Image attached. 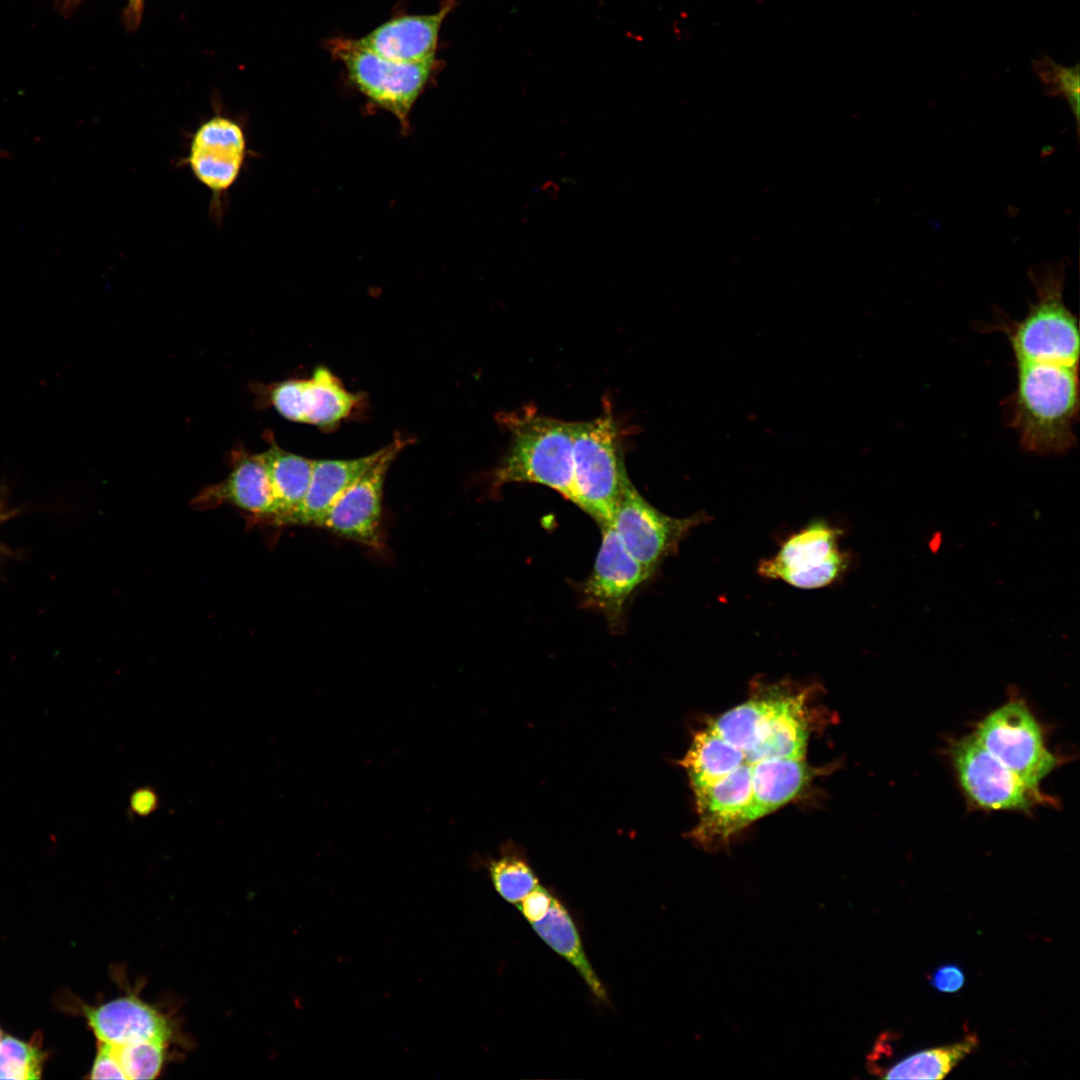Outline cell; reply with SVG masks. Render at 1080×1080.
<instances>
[{
	"instance_id": "23",
	"label": "cell",
	"mask_w": 1080,
	"mask_h": 1080,
	"mask_svg": "<svg viewBox=\"0 0 1080 1080\" xmlns=\"http://www.w3.org/2000/svg\"><path fill=\"white\" fill-rule=\"evenodd\" d=\"M978 1042L977 1035L969 1033L960 1041L913 1052L874 1073L884 1079H943L976 1049Z\"/></svg>"
},
{
	"instance_id": "32",
	"label": "cell",
	"mask_w": 1080,
	"mask_h": 1080,
	"mask_svg": "<svg viewBox=\"0 0 1080 1080\" xmlns=\"http://www.w3.org/2000/svg\"><path fill=\"white\" fill-rule=\"evenodd\" d=\"M58 2L62 8L67 10L76 6L80 2V0H58Z\"/></svg>"
},
{
	"instance_id": "33",
	"label": "cell",
	"mask_w": 1080,
	"mask_h": 1080,
	"mask_svg": "<svg viewBox=\"0 0 1080 1080\" xmlns=\"http://www.w3.org/2000/svg\"><path fill=\"white\" fill-rule=\"evenodd\" d=\"M2 517H3V511L0 508V520L2 519Z\"/></svg>"
},
{
	"instance_id": "31",
	"label": "cell",
	"mask_w": 1080,
	"mask_h": 1080,
	"mask_svg": "<svg viewBox=\"0 0 1080 1080\" xmlns=\"http://www.w3.org/2000/svg\"><path fill=\"white\" fill-rule=\"evenodd\" d=\"M143 0H129L127 8V20L129 25H136L141 17Z\"/></svg>"
},
{
	"instance_id": "29",
	"label": "cell",
	"mask_w": 1080,
	"mask_h": 1080,
	"mask_svg": "<svg viewBox=\"0 0 1080 1080\" xmlns=\"http://www.w3.org/2000/svg\"><path fill=\"white\" fill-rule=\"evenodd\" d=\"M965 982L964 970L954 963L942 964L928 976L929 985L940 993H956L963 988Z\"/></svg>"
},
{
	"instance_id": "3",
	"label": "cell",
	"mask_w": 1080,
	"mask_h": 1080,
	"mask_svg": "<svg viewBox=\"0 0 1080 1080\" xmlns=\"http://www.w3.org/2000/svg\"><path fill=\"white\" fill-rule=\"evenodd\" d=\"M572 462L574 504L599 526L609 523L619 499L631 484L610 407L592 420L574 422Z\"/></svg>"
},
{
	"instance_id": "30",
	"label": "cell",
	"mask_w": 1080,
	"mask_h": 1080,
	"mask_svg": "<svg viewBox=\"0 0 1080 1080\" xmlns=\"http://www.w3.org/2000/svg\"><path fill=\"white\" fill-rule=\"evenodd\" d=\"M553 895L540 884L516 904L519 911L531 923L541 920L547 913Z\"/></svg>"
},
{
	"instance_id": "7",
	"label": "cell",
	"mask_w": 1080,
	"mask_h": 1080,
	"mask_svg": "<svg viewBox=\"0 0 1080 1080\" xmlns=\"http://www.w3.org/2000/svg\"><path fill=\"white\" fill-rule=\"evenodd\" d=\"M840 533L825 521H814L790 536L775 556L761 561L758 572L801 589L825 587L848 568V555L839 547Z\"/></svg>"
},
{
	"instance_id": "12",
	"label": "cell",
	"mask_w": 1080,
	"mask_h": 1080,
	"mask_svg": "<svg viewBox=\"0 0 1080 1080\" xmlns=\"http://www.w3.org/2000/svg\"><path fill=\"white\" fill-rule=\"evenodd\" d=\"M698 823L690 837L714 849L746 825L753 816L752 764L741 763L710 785L693 789Z\"/></svg>"
},
{
	"instance_id": "6",
	"label": "cell",
	"mask_w": 1080,
	"mask_h": 1080,
	"mask_svg": "<svg viewBox=\"0 0 1080 1080\" xmlns=\"http://www.w3.org/2000/svg\"><path fill=\"white\" fill-rule=\"evenodd\" d=\"M249 156L246 128L237 119L216 113L192 132L181 160L211 193V210L222 217L223 201L237 183Z\"/></svg>"
},
{
	"instance_id": "10",
	"label": "cell",
	"mask_w": 1080,
	"mask_h": 1080,
	"mask_svg": "<svg viewBox=\"0 0 1080 1080\" xmlns=\"http://www.w3.org/2000/svg\"><path fill=\"white\" fill-rule=\"evenodd\" d=\"M409 440L397 436L383 448L379 459L333 504L316 527L370 548L379 549L381 513L386 473Z\"/></svg>"
},
{
	"instance_id": "1",
	"label": "cell",
	"mask_w": 1080,
	"mask_h": 1080,
	"mask_svg": "<svg viewBox=\"0 0 1080 1080\" xmlns=\"http://www.w3.org/2000/svg\"><path fill=\"white\" fill-rule=\"evenodd\" d=\"M1036 299L1026 315L1001 320L1015 361L1016 385L1004 401L1008 426L1022 448L1062 455L1076 445L1079 415L1080 335L1077 317L1063 299L1064 271L1030 272Z\"/></svg>"
},
{
	"instance_id": "14",
	"label": "cell",
	"mask_w": 1080,
	"mask_h": 1080,
	"mask_svg": "<svg viewBox=\"0 0 1080 1080\" xmlns=\"http://www.w3.org/2000/svg\"><path fill=\"white\" fill-rule=\"evenodd\" d=\"M83 1017L98 1041L121 1046L142 1041L175 1043L177 1030L169 1015L140 998L137 991L97 1006H81Z\"/></svg>"
},
{
	"instance_id": "24",
	"label": "cell",
	"mask_w": 1080,
	"mask_h": 1080,
	"mask_svg": "<svg viewBox=\"0 0 1080 1080\" xmlns=\"http://www.w3.org/2000/svg\"><path fill=\"white\" fill-rule=\"evenodd\" d=\"M45 1059L39 1039L24 1042L5 1036L0 1042V1079H39Z\"/></svg>"
},
{
	"instance_id": "34",
	"label": "cell",
	"mask_w": 1080,
	"mask_h": 1080,
	"mask_svg": "<svg viewBox=\"0 0 1080 1080\" xmlns=\"http://www.w3.org/2000/svg\"><path fill=\"white\" fill-rule=\"evenodd\" d=\"M1 1040H2V1032H1V1029H0V1042H1Z\"/></svg>"
},
{
	"instance_id": "27",
	"label": "cell",
	"mask_w": 1080,
	"mask_h": 1080,
	"mask_svg": "<svg viewBox=\"0 0 1080 1080\" xmlns=\"http://www.w3.org/2000/svg\"><path fill=\"white\" fill-rule=\"evenodd\" d=\"M1033 69L1048 89L1050 95L1062 96L1069 104L1075 119H1079L1080 77L1079 65L1066 67L1048 56L1033 62Z\"/></svg>"
},
{
	"instance_id": "4",
	"label": "cell",
	"mask_w": 1080,
	"mask_h": 1080,
	"mask_svg": "<svg viewBox=\"0 0 1080 1080\" xmlns=\"http://www.w3.org/2000/svg\"><path fill=\"white\" fill-rule=\"evenodd\" d=\"M327 47L344 66L352 85L371 103L392 114L402 129H408L412 108L439 70L440 62L394 61L361 46L356 39L334 38Z\"/></svg>"
},
{
	"instance_id": "5",
	"label": "cell",
	"mask_w": 1080,
	"mask_h": 1080,
	"mask_svg": "<svg viewBox=\"0 0 1080 1080\" xmlns=\"http://www.w3.org/2000/svg\"><path fill=\"white\" fill-rule=\"evenodd\" d=\"M976 738L1026 785L1039 789L1057 765L1044 742L1041 726L1022 700L1014 699L977 724Z\"/></svg>"
},
{
	"instance_id": "9",
	"label": "cell",
	"mask_w": 1080,
	"mask_h": 1080,
	"mask_svg": "<svg viewBox=\"0 0 1080 1080\" xmlns=\"http://www.w3.org/2000/svg\"><path fill=\"white\" fill-rule=\"evenodd\" d=\"M703 514L670 517L646 501L631 483L619 499L609 522L626 550L653 573L695 526Z\"/></svg>"
},
{
	"instance_id": "19",
	"label": "cell",
	"mask_w": 1080,
	"mask_h": 1080,
	"mask_svg": "<svg viewBox=\"0 0 1080 1080\" xmlns=\"http://www.w3.org/2000/svg\"><path fill=\"white\" fill-rule=\"evenodd\" d=\"M809 779L804 759L771 758L752 764L754 819L795 798Z\"/></svg>"
},
{
	"instance_id": "15",
	"label": "cell",
	"mask_w": 1080,
	"mask_h": 1080,
	"mask_svg": "<svg viewBox=\"0 0 1080 1080\" xmlns=\"http://www.w3.org/2000/svg\"><path fill=\"white\" fill-rule=\"evenodd\" d=\"M454 5L455 0H442L435 13L396 16L356 41L372 52L394 61L434 60L441 26Z\"/></svg>"
},
{
	"instance_id": "13",
	"label": "cell",
	"mask_w": 1080,
	"mask_h": 1080,
	"mask_svg": "<svg viewBox=\"0 0 1080 1080\" xmlns=\"http://www.w3.org/2000/svg\"><path fill=\"white\" fill-rule=\"evenodd\" d=\"M761 690L763 708L754 743L745 753V761L753 764L771 758L805 759L808 739L806 693L793 691L783 684Z\"/></svg>"
},
{
	"instance_id": "21",
	"label": "cell",
	"mask_w": 1080,
	"mask_h": 1080,
	"mask_svg": "<svg viewBox=\"0 0 1080 1080\" xmlns=\"http://www.w3.org/2000/svg\"><path fill=\"white\" fill-rule=\"evenodd\" d=\"M360 400L361 396L346 390L330 370L318 367L310 379H302V423L334 426L348 417Z\"/></svg>"
},
{
	"instance_id": "28",
	"label": "cell",
	"mask_w": 1080,
	"mask_h": 1080,
	"mask_svg": "<svg viewBox=\"0 0 1080 1080\" xmlns=\"http://www.w3.org/2000/svg\"><path fill=\"white\" fill-rule=\"evenodd\" d=\"M90 1079H122L126 1076L118 1062L114 1047L106 1042L97 1040V1052L92 1068Z\"/></svg>"
},
{
	"instance_id": "2",
	"label": "cell",
	"mask_w": 1080,
	"mask_h": 1080,
	"mask_svg": "<svg viewBox=\"0 0 1080 1080\" xmlns=\"http://www.w3.org/2000/svg\"><path fill=\"white\" fill-rule=\"evenodd\" d=\"M510 442L492 473L498 488L507 483H535L555 490L575 503L573 484L574 422L542 415L534 408L503 413L498 417Z\"/></svg>"
},
{
	"instance_id": "16",
	"label": "cell",
	"mask_w": 1080,
	"mask_h": 1080,
	"mask_svg": "<svg viewBox=\"0 0 1080 1080\" xmlns=\"http://www.w3.org/2000/svg\"><path fill=\"white\" fill-rule=\"evenodd\" d=\"M234 505L259 519L271 520L273 503L267 471L260 454H239L222 482L205 488L193 501L198 508Z\"/></svg>"
},
{
	"instance_id": "26",
	"label": "cell",
	"mask_w": 1080,
	"mask_h": 1080,
	"mask_svg": "<svg viewBox=\"0 0 1080 1080\" xmlns=\"http://www.w3.org/2000/svg\"><path fill=\"white\" fill-rule=\"evenodd\" d=\"M169 1046L162 1041H142L113 1047L126 1080H147L161 1074Z\"/></svg>"
},
{
	"instance_id": "11",
	"label": "cell",
	"mask_w": 1080,
	"mask_h": 1080,
	"mask_svg": "<svg viewBox=\"0 0 1080 1080\" xmlns=\"http://www.w3.org/2000/svg\"><path fill=\"white\" fill-rule=\"evenodd\" d=\"M602 540L589 577L582 585L585 606L600 611L617 630L631 596L654 574L626 550L610 523L600 525Z\"/></svg>"
},
{
	"instance_id": "8",
	"label": "cell",
	"mask_w": 1080,
	"mask_h": 1080,
	"mask_svg": "<svg viewBox=\"0 0 1080 1080\" xmlns=\"http://www.w3.org/2000/svg\"><path fill=\"white\" fill-rule=\"evenodd\" d=\"M952 762L967 798L985 810L1027 811L1044 799L1026 785L976 738L966 736L952 745Z\"/></svg>"
},
{
	"instance_id": "20",
	"label": "cell",
	"mask_w": 1080,
	"mask_h": 1080,
	"mask_svg": "<svg viewBox=\"0 0 1080 1080\" xmlns=\"http://www.w3.org/2000/svg\"><path fill=\"white\" fill-rule=\"evenodd\" d=\"M531 926L550 948L577 970L593 995L608 1003L606 990L588 961L573 919L556 897L553 896L546 915Z\"/></svg>"
},
{
	"instance_id": "17",
	"label": "cell",
	"mask_w": 1080,
	"mask_h": 1080,
	"mask_svg": "<svg viewBox=\"0 0 1080 1080\" xmlns=\"http://www.w3.org/2000/svg\"><path fill=\"white\" fill-rule=\"evenodd\" d=\"M383 448L354 459L314 460L307 494L286 525H313L324 517L339 497L381 456Z\"/></svg>"
},
{
	"instance_id": "25",
	"label": "cell",
	"mask_w": 1080,
	"mask_h": 1080,
	"mask_svg": "<svg viewBox=\"0 0 1080 1080\" xmlns=\"http://www.w3.org/2000/svg\"><path fill=\"white\" fill-rule=\"evenodd\" d=\"M491 881L497 893L507 902L517 904L539 881L527 861L517 855H503L489 865Z\"/></svg>"
},
{
	"instance_id": "22",
	"label": "cell",
	"mask_w": 1080,
	"mask_h": 1080,
	"mask_svg": "<svg viewBox=\"0 0 1080 1080\" xmlns=\"http://www.w3.org/2000/svg\"><path fill=\"white\" fill-rule=\"evenodd\" d=\"M743 762H746L745 754L708 725L694 735L680 764L695 789L714 783Z\"/></svg>"
},
{
	"instance_id": "18",
	"label": "cell",
	"mask_w": 1080,
	"mask_h": 1080,
	"mask_svg": "<svg viewBox=\"0 0 1080 1080\" xmlns=\"http://www.w3.org/2000/svg\"><path fill=\"white\" fill-rule=\"evenodd\" d=\"M260 455L272 494L271 521L277 525H286L307 494L314 460L285 451L274 443Z\"/></svg>"
}]
</instances>
